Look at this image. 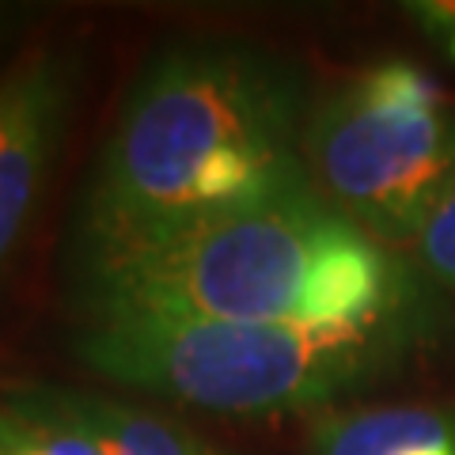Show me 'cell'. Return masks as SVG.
Returning <instances> with one entry per match:
<instances>
[{
  "instance_id": "1",
  "label": "cell",
  "mask_w": 455,
  "mask_h": 455,
  "mask_svg": "<svg viewBox=\"0 0 455 455\" xmlns=\"http://www.w3.org/2000/svg\"><path fill=\"white\" fill-rule=\"evenodd\" d=\"M304 80L243 42L190 38L137 73L68 239H130L311 190Z\"/></svg>"
},
{
  "instance_id": "2",
  "label": "cell",
  "mask_w": 455,
  "mask_h": 455,
  "mask_svg": "<svg viewBox=\"0 0 455 455\" xmlns=\"http://www.w3.org/2000/svg\"><path fill=\"white\" fill-rule=\"evenodd\" d=\"M80 323L202 319L361 326L403 315L406 274L311 187L130 239H68Z\"/></svg>"
},
{
  "instance_id": "3",
  "label": "cell",
  "mask_w": 455,
  "mask_h": 455,
  "mask_svg": "<svg viewBox=\"0 0 455 455\" xmlns=\"http://www.w3.org/2000/svg\"><path fill=\"white\" fill-rule=\"evenodd\" d=\"M403 319L361 326L107 319L80 323L73 353L122 391L220 418H281L376 383L406 346Z\"/></svg>"
},
{
  "instance_id": "4",
  "label": "cell",
  "mask_w": 455,
  "mask_h": 455,
  "mask_svg": "<svg viewBox=\"0 0 455 455\" xmlns=\"http://www.w3.org/2000/svg\"><path fill=\"white\" fill-rule=\"evenodd\" d=\"M304 164L315 190L379 247H414L455 182V118L421 68L383 61L311 107Z\"/></svg>"
},
{
  "instance_id": "5",
  "label": "cell",
  "mask_w": 455,
  "mask_h": 455,
  "mask_svg": "<svg viewBox=\"0 0 455 455\" xmlns=\"http://www.w3.org/2000/svg\"><path fill=\"white\" fill-rule=\"evenodd\" d=\"M80 50L35 46L0 76V269L23 243L76 110Z\"/></svg>"
},
{
  "instance_id": "6",
  "label": "cell",
  "mask_w": 455,
  "mask_h": 455,
  "mask_svg": "<svg viewBox=\"0 0 455 455\" xmlns=\"http://www.w3.org/2000/svg\"><path fill=\"white\" fill-rule=\"evenodd\" d=\"M46 410L80 425L107 455H224L202 440L187 421L148 410L140 403L84 387H57V383H23Z\"/></svg>"
},
{
  "instance_id": "7",
  "label": "cell",
  "mask_w": 455,
  "mask_h": 455,
  "mask_svg": "<svg viewBox=\"0 0 455 455\" xmlns=\"http://www.w3.org/2000/svg\"><path fill=\"white\" fill-rule=\"evenodd\" d=\"M307 455H455V414L433 406H372L319 414Z\"/></svg>"
},
{
  "instance_id": "8",
  "label": "cell",
  "mask_w": 455,
  "mask_h": 455,
  "mask_svg": "<svg viewBox=\"0 0 455 455\" xmlns=\"http://www.w3.org/2000/svg\"><path fill=\"white\" fill-rule=\"evenodd\" d=\"M0 455H107L68 418L53 414L27 387L0 395Z\"/></svg>"
},
{
  "instance_id": "9",
  "label": "cell",
  "mask_w": 455,
  "mask_h": 455,
  "mask_svg": "<svg viewBox=\"0 0 455 455\" xmlns=\"http://www.w3.org/2000/svg\"><path fill=\"white\" fill-rule=\"evenodd\" d=\"M414 254L425 274L444 292L455 296V182L429 212V220H425L418 243H414Z\"/></svg>"
},
{
  "instance_id": "10",
  "label": "cell",
  "mask_w": 455,
  "mask_h": 455,
  "mask_svg": "<svg viewBox=\"0 0 455 455\" xmlns=\"http://www.w3.org/2000/svg\"><path fill=\"white\" fill-rule=\"evenodd\" d=\"M418 20L429 23L433 31L448 42V50L455 53V4H418Z\"/></svg>"
},
{
  "instance_id": "11",
  "label": "cell",
  "mask_w": 455,
  "mask_h": 455,
  "mask_svg": "<svg viewBox=\"0 0 455 455\" xmlns=\"http://www.w3.org/2000/svg\"><path fill=\"white\" fill-rule=\"evenodd\" d=\"M12 23V12L8 8H0V35H4V27Z\"/></svg>"
}]
</instances>
